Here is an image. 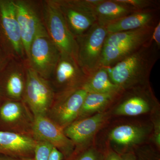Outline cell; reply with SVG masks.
Here are the masks:
<instances>
[{"label":"cell","mask_w":160,"mask_h":160,"mask_svg":"<svg viewBox=\"0 0 160 160\" xmlns=\"http://www.w3.org/2000/svg\"><path fill=\"white\" fill-rule=\"evenodd\" d=\"M160 58V49L151 39L114 65L106 67L112 82L123 90L150 84L152 70Z\"/></svg>","instance_id":"6da1fadb"},{"label":"cell","mask_w":160,"mask_h":160,"mask_svg":"<svg viewBox=\"0 0 160 160\" xmlns=\"http://www.w3.org/2000/svg\"><path fill=\"white\" fill-rule=\"evenodd\" d=\"M43 23L52 41L62 54L77 60L78 46L55 0L41 2Z\"/></svg>","instance_id":"7a4b0ae2"},{"label":"cell","mask_w":160,"mask_h":160,"mask_svg":"<svg viewBox=\"0 0 160 160\" xmlns=\"http://www.w3.org/2000/svg\"><path fill=\"white\" fill-rule=\"evenodd\" d=\"M160 109L150 84L123 90L110 108L112 116L137 117Z\"/></svg>","instance_id":"3957f363"},{"label":"cell","mask_w":160,"mask_h":160,"mask_svg":"<svg viewBox=\"0 0 160 160\" xmlns=\"http://www.w3.org/2000/svg\"><path fill=\"white\" fill-rule=\"evenodd\" d=\"M152 129L151 121L120 123L109 130L106 146L119 154L134 151L139 146L149 142Z\"/></svg>","instance_id":"277c9868"},{"label":"cell","mask_w":160,"mask_h":160,"mask_svg":"<svg viewBox=\"0 0 160 160\" xmlns=\"http://www.w3.org/2000/svg\"><path fill=\"white\" fill-rule=\"evenodd\" d=\"M0 45L12 59L26 57L14 0H0Z\"/></svg>","instance_id":"5b68a950"},{"label":"cell","mask_w":160,"mask_h":160,"mask_svg":"<svg viewBox=\"0 0 160 160\" xmlns=\"http://www.w3.org/2000/svg\"><path fill=\"white\" fill-rule=\"evenodd\" d=\"M68 28L76 38L97 22L94 8L101 0H55Z\"/></svg>","instance_id":"8992f818"},{"label":"cell","mask_w":160,"mask_h":160,"mask_svg":"<svg viewBox=\"0 0 160 160\" xmlns=\"http://www.w3.org/2000/svg\"><path fill=\"white\" fill-rule=\"evenodd\" d=\"M61 52L46 30L35 37L30 46L26 66L48 80L56 66Z\"/></svg>","instance_id":"52a82bcc"},{"label":"cell","mask_w":160,"mask_h":160,"mask_svg":"<svg viewBox=\"0 0 160 160\" xmlns=\"http://www.w3.org/2000/svg\"><path fill=\"white\" fill-rule=\"evenodd\" d=\"M108 33L105 26L97 22L84 34L76 38L78 46V62L88 76L98 67Z\"/></svg>","instance_id":"ba28073f"},{"label":"cell","mask_w":160,"mask_h":160,"mask_svg":"<svg viewBox=\"0 0 160 160\" xmlns=\"http://www.w3.org/2000/svg\"><path fill=\"white\" fill-rule=\"evenodd\" d=\"M55 96V93L49 81L26 66V86L22 101L34 117L46 116Z\"/></svg>","instance_id":"9c48e42d"},{"label":"cell","mask_w":160,"mask_h":160,"mask_svg":"<svg viewBox=\"0 0 160 160\" xmlns=\"http://www.w3.org/2000/svg\"><path fill=\"white\" fill-rule=\"evenodd\" d=\"M110 109L84 118L76 120L64 129L65 134L74 144L73 153L87 149L92 145L96 135L109 123Z\"/></svg>","instance_id":"30bf717a"},{"label":"cell","mask_w":160,"mask_h":160,"mask_svg":"<svg viewBox=\"0 0 160 160\" xmlns=\"http://www.w3.org/2000/svg\"><path fill=\"white\" fill-rule=\"evenodd\" d=\"M34 118V115L23 101L2 100L0 131L33 137Z\"/></svg>","instance_id":"8fae6325"},{"label":"cell","mask_w":160,"mask_h":160,"mask_svg":"<svg viewBox=\"0 0 160 160\" xmlns=\"http://www.w3.org/2000/svg\"><path fill=\"white\" fill-rule=\"evenodd\" d=\"M87 94L81 87L55 94L46 117L64 129L77 118Z\"/></svg>","instance_id":"7c38bea8"},{"label":"cell","mask_w":160,"mask_h":160,"mask_svg":"<svg viewBox=\"0 0 160 160\" xmlns=\"http://www.w3.org/2000/svg\"><path fill=\"white\" fill-rule=\"evenodd\" d=\"M88 77L76 60L61 53L57 64L48 81L55 94H58L82 87Z\"/></svg>","instance_id":"4fadbf2b"},{"label":"cell","mask_w":160,"mask_h":160,"mask_svg":"<svg viewBox=\"0 0 160 160\" xmlns=\"http://www.w3.org/2000/svg\"><path fill=\"white\" fill-rule=\"evenodd\" d=\"M16 14L19 26L26 58L35 37L46 30L43 23L41 6L28 0H14Z\"/></svg>","instance_id":"5bb4252c"},{"label":"cell","mask_w":160,"mask_h":160,"mask_svg":"<svg viewBox=\"0 0 160 160\" xmlns=\"http://www.w3.org/2000/svg\"><path fill=\"white\" fill-rule=\"evenodd\" d=\"M33 137L35 140L50 143L64 155L65 159L71 156L74 152V144L65 134L63 128L47 117H35Z\"/></svg>","instance_id":"9a60e30c"},{"label":"cell","mask_w":160,"mask_h":160,"mask_svg":"<svg viewBox=\"0 0 160 160\" xmlns=\"http://www.w3.org/2000/svg\"><path fill=\"white\" fill-rule=\"evenodd\" d=\"M20 61L11 59L0 74V97L2 100H23L26 66Z\"/></svg>","instance_id":"2e32d148"},{"label":"cell","mask_w":160,"mask_h":160,"mask_svg":"<svg viewBox=\"0 0 160 160\" xmlns=\"http://www.w3.org/2000/svg\"><path fill=\"white\" fill-rule=\"evenodd\" d=\"M36 140L32 136L0 131V154L33 158Z\"/></svg>","instance_id":"e0dca14e"},{"label":"cell","mask_w":160,"mask_h":160,"mask_svg":"<svg viewBox=\"0 0 160 160\" xmlns=\"http://www.w3.org/2000/svg\"><path fill=\"white\" fill-rule=\"evenodd\" d=\"M159 9L136 11L106 25L108 33L155 26L159 22Z\"/></svg>","instance_id":"ac0fdd59"},{"label":"cell","mask_w":160,"mask_h":160,"mask_svg":"<svg viewBox=\"0 0 160 160\" xmlns=\"http://www.w3.org/2000/svg\"><path fill=\"white\" fill-rule=\"evenodd\" d=\"M121 92L107 94L87 92L76 120L89 117L110 109Z\"/></svg>","instance_id":"d6986e66"},{"label":"cell","mask_w":160,"mask_h":160,"mask_svg":"<svg viewBox=\"0 0 160 160\" xmlns=\"http://www.w3.org/2000/svg\"><path fill=\"white\" fill-rule=\"evenodd\" d=\"M94 11L97 23L104 26L134 12L117 0H102Z\"/></svg>","instance_id":"ffe728a7"},{"label":"cell","mask_w":160,"mask_h":160,"mask_svg":"<svg viewBox=\"0 0 160 160\" xmlns=\"http://www.w3.org/2000/svg\"><path fill=\"white\" fill-rule=\"evenodd\" d=\"M82 87L87 92L91 93H118L123 91L112 82L106 67H100L92 72Z\"/></svg>","instance_id":"44dd1931"},{"label":"cell","mask_w":160,"mask_h":160,"mask_svg":"<svg viewBox=\"0 0 160 160\" xmlns=\"http://www.w3.org/2000/svg\"><path fill=\"white\" fill-rule=\"evenodd\" d=\"M155 26L108 33L104 46H117L138 42H148L151 38Z\"/></svg>","instance_id":"7402d4cb"},{"label":"cell","mask_w":160,"mask_h":160,"mask_svg":"<svg viewBox=\"0 0 160 160\" xmlns=\"http://www.w3.org/2000/svg\"><path fill=\"white\" fill-rule=\"evenodd\" d=\"M148 42H135L117 46H104L98 68L113 66Z\"/></svg>","instance_id":"603a6c76"},{"label":"cell","mask_w":160,"mask_h":160,"mask_svg":"<svg viewBox=\"0 0 160 160\" xmlns=\"http://www.w3.org/2000/svg\"><path fill=\"white\" fill-rule=\"evenodd\" d=\"M63 160H104L102 149L92 145L82 151L72 153L71 156Z\"/></svg>","instance_id":"cb8c5ba5"},{"label":"cell","mask_w":160,"mask_h":160,"mask_svg":"<svg viewBox=\"0 0 160 160\" xmlns=\"http://www.w3.org/2000/svg\"><path fill=\"white\" fill-rule=\"evenodd\" d=\"M134 152L137 160H160V150L150 142L139 146Z\"/></svg>","instance_id":"d4e9b609"},{"label":"cell","mask_w":160,"mask_h":160,"mask_svg":"<svg viewBox=\"0 0 160 160\" xmlns=\"http://www.w3.org/2000/svg\"><path fill=\"white\" fill-rule=\"evenodd\" d=\"M134 12L159 9L160 1L156 0H117Z\"/></svg>","instance_id":"484cf974"},{"label":"cell","mask_w":160,"mask_h":160,"mask_svg":"<svg viewBox=\"0 0 160 160\" xmlns=\"http://www.w3.org/2000/svg\"><path fill=\"white\" fill-rule=\"evenodd\" d=\"M36 140L33 158L35 160H49L54 147L44 140Z\"/></svg>","instance_id":"4316f807"},{"label":"cell","mask_w":160,"mask_h":160,"mask_svg":"<svg viewBox=\"0 0 160 160\" xmlns=\"http://www.w3.org/2000/svg\"><path fill=\"white\" fill-rule=\"evenodd\" d=\"M150 116L152 129L149 142L160 150V109L150 115Z\"/></svg>","instance_id":"83f0119b"},{"label":"cell","mask_w":160,"mask_h":160,"mask_svg":"<svg viewBox=\"0 0 160 160\" xmlns=\"http://www.w3.org/2000/svg\"><path fill=\"white\" fill-rule=\"evenodd\" d=\"M104 160H121L120 155L108 146L102 149Z\"/></svg>","instance_id":"f1b7e54d"},{"label":"cell","mask_w":160,"mask_h":160,"mask_svg":"<svg viewBox=\"0 0 160 160\" xmlns=\"http://www.w3.org/2000/svg\"><path fill=\"white\" fill-rule=\"evenodd\" d=\"M11 59L0 45V74Z\"/></svg>","instance_id":"f546056e"},{"label":"cell","mask_w":160,"mask_h":160,"mask_svg":"<svg viewBox=\"0 0 160 160\" xmlns=\"http://www.w3.org/2000/svg\"><path fill=\"white\" fill-rule=\"evenodd\" d=\"M151 41L160 49V21L157 24L153 29Z\"/></svg>","instance_id":"4dcf8cb0"},{"label":"cell","mask_w":160,"mask_h":160,"mask_svg":"<svg viewBox=\"0 0 160 160\" xmlns=\"http://www.w3.org/2000/svg\"><path fill=\"white\" fill-rule=\"evenodd\" d=\"M65 158L64 155L54 147L49 160H63Z\"/></svg>","instance_id":"1f68e13d"},{"label":"cell","mask_w":160,"mask_h":160,"mask_svg":"<svg viewBox=\"0 0 160 160\" xmlns=\"http://www.w3.org/2000/svg\"><path fill=\"white\" fill-rule=\"evenodd\" d=\"M121 160H137L134 152H129L120 154Z\"/></svg>","instance_id":"d6a6232c"},{"label":"cell","mask_w":160,"mask_h":160,"mask_svg":"<svg viewBox=\"0 0 160 160\" xmlns=\"http://www.w3.org/2000/svg\"><path fill=\"white\" fill-rule=\"evenodd\" d=\"M0 160H35L33 158H16L0 154Z\"/></svg>","instance_id":"836d02e7"},{"label":"cell","mask_w":160,"mask_h":160,"mask_svg":"<svg viewBox=\"0 0 160 160\" xmlns=\"http://www.w3.org/2000/svg\"><path fill=\"white\" fill-rule=\"evenodd\" d=\"M2 98L0 97V106H1V103H2Z\"/></svg>","instance_id":"e575fe53"}]
</instances>
